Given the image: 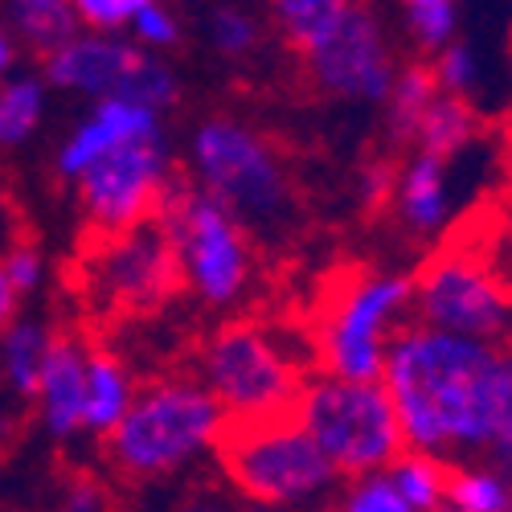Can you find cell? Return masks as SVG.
<instances>
[{
	"instance_id": "cell-34",
	"label": "cell",
	"mask_w": 512,
	"mask_h": 512,
	"mask_svg": "<svg viewBox=\"0 0 512 512\" xmlns=\"http://www.w3.org/2000/svg\"><path fill=\"white\" fill-rule=\"evenodd\" d=\"M111 500H107V488L87 476V472H74L66 484H62V496H58V512H107Z\"/></svg>"
},
{
	"instance_id": "cell-15",
	"label": "cell",
	"mask_w": 512,
	"mask_h": 512,
	"mask_svg": "<svg viewBox=\"0 0 512 512\" xmlns=\"http://www.w3.org/2000/svg\"><path fill=\"white\" fill-rule=\"evenodd\" d=\"M87 353H91V340L54 328L46 365H41L37 390H33V406H37L41 431L58 443L82 435V410H87Z\"/></svg>"
},
{
	"instance_id": "cell-36",
	"label": "cell",
	"mask_w": 512,
	"mask_h": 512,
	"mask_svg": "<svg viewBox=\"0 0 512 512\" xmlns=\"http://www.w3.org/2000/svg\"><path fill=\"white\" fill-rule=\"evenodd\" d=\"M476 246L484 250V259L496 267V275L512 287V222H504L500 218V213H496V218H492V226L476 238Z\"/></svg>"
},
{
	"instance_id": "cell-32",
	"label": "cell",
	"mask_w": 512,
	"mask_h": 512,
	"mask_svg": "<svg viewBox=\"0 0 512 512\" xmlns=\"http://www.w3.org/2000/svg\"><path fill=\"white\" fill-rule=\"evenodd\" d=\"M132 37H136L140 50L164 54V50H173L177 41H181V21H177L173 9L164 5V0H152V5L132 21Z\"/></svg>"
},
{
	"instance_id": "cell-28",
	"label": "cell",
	"mask_w": 512,
	"mask_h": 512,
	"mask_svg": "<svg viewBox=\"0 0 512 512\" xmlns=\"http://www.w3.org/2000/svg\"><path fill=\"white\" fill-rule=\"evenodd\" d=\"M332 512H418L406 504V496L390 484L386 472L345 480L332 496Z\"/></svg>"
},
{
	"instance_id": "cell-30",
	"label": "cell",
	"mask_w": 512,
	"mask_h": 512,
	"mask_svg": "<svg viewBox=\"0 0 512 512\" xmlns=\"http://www.w3.org/2000/svg\"><path fill=\"white\" fill-rule=\"evenodd\" d=\"M259 37H263V25L254 21L246 9L226 5V9H218L209 17V46L218 54H226V58L254 54V50H259Z\"/></svg>"
},
{
	"instance_id": "cell-38",
	"label": "cell",
	"mask_w": 512,
	"mask_h": 512,
	"mask_svg": "<svg viewBox=\"0 0 512 512\" xmlns=\"http://www.w3.org/2000/svg\"><path fill=\"white\" fill-rule=\"evenodd\" d=\"M13 62H17V33L5 17H0V78H9Z\"/></svg>"
},
{
	"instance_id": "cell-40",
	"label": "cell",
	"mask_w": 512,
	"mask_h": 512,
	"mask_svg": "<svg viewBox=\"0 0 512 512\" xmlns=\"http://www.w3.org/2000/svg\"><path fill=\"white\" fill-rule=\"evenodd\" d=\"M500 218L512 222V185H508V197H504V209H500Z\"/></svg>"
},
{
	"instance_id": "cell-12",
	"label": "cell",
	"mask_w": 512,
	"mask_h": 512,
	"mask_svg": "<svg viewBox=\"0 0 512 512\" xmlns=\"http://www.w3.org/2000/svg\"><path fill=\"white\" fill-rule=\"evenodd\" d=\"M300 62L324 95L345 103H386L402 70L377 13L361 0Z\"/></svg>"
},
{
	"instance_id": "cell-7",
	"label": "cell",
	"mask_w": 512,
	"mask_h": 512,
	"mask_svg": "<svg viewBox=\"0 0 512 512\" xmlns=\"http://www.w3.org/2000/svg\"><path fill=\"white\" fill-rule=\"evenodd\" d=\"M295 418L336 467L340 480L386 472L406 451L394 402L381 381H345L312 373L295 402Z\"/></svg>"
},
{
	"instance_id": "cell-18",
	"label": "cell",
	"mask_w": 512,
	"mask_h": 512,
	"mask_svg": "<svg viewBox=\"0 0 512 512\" xmlns=\"http://www.w3.org/2000/svg\"><path fill=\"white\" fill-rule=\"evenodd\" d=\"M480 136H484V119H480L476 103L439 91V99L431 103V111H426L418 123V136H414L410 152H431L443 160H459L463 152H472L480 144Z\"/></svg>"
},
{
	"instance_id": "cell-11",
	"label": "cell",
	"mask_w": 512,
	"mask_h": 512,
	"mask_svg": "<svg viewBox=\"0 0 512 512\" xmlns=\"http://www.w3.org/2000/svg\"><path fill=\"white\" fill-rule=\"evenodd\" d=\"M74 185L78 213L87 222V238L95 234H123L144 222H156V213L177 185L173 160H168L164 136L123 144L99 156Z\"/></svg>"
},
{
	"instance_id": "cell-16",
	"label": "cell",
	"mask_w": 512,
	"mask_h": 512,
	"mask_svg": "<svg viewBox=\"0 0 512 512\" xmlns=\"http://www.w3.org/2000/svg\"><path fill=\"white\" fill-rule=\"evenodd\" d=\"M152 136H164L156 111H148L140 103H127V99H99L74 123V132L58 148L54 168H58L62 181H78L99 156H107L123 144H136V140H152Z\"/></svg>"
},
{
	"instance_id": "cell-21",
	"label": "cell",
	"mask_w": 512,
	"mask_h": 512,
	"mask_svg": "<svg viewBox=\"0 0 512 512\" xmlns=\"http://www.w3.org/2000/svg\"><path fill=\"white\" fill-rule=\"evenodd\" d=\"M439 99V82L431 74V62H406L394 78L390 99L381 103L386 107V132L398 148H410L418 136L422 115L431 111V103Z\"/></svg>"
},
{
	"instance_id": "cell-31",
	"label": "cell",
	"mask_w": 512,
	"mask_h": 512,
	"mask_svg": "<svg viewBox=\"0 0 512 512\" xmlns=\"http://www.w3.org/2000/svg\"><path fill=\"white\" fill-rule=\"evenodd\" d=\"M152 5V0H70V13L82 33H107L132 29V21Z\"/></svg>"
},
{
	"instance_id": "cell-1",
	"label": "cell",
	"mask_w": 512,
	"mask_h": 512,
	"mask_svg": "<svg viewBox=\"0 0 512 512\" xmlns=\"http://www.w3.org/2000/svg\"><path fill=\"white\" fill-rule=\"evenodd\" d=\"M496 365L492 345L410 320L381 369L406 451L443 463L484 459L496 426Z\"/></svg>"
},
{
	"instance_id": "cell-41",
	"label": "cell",
	"mask_w": 512,
	"mask_h": 512,
	"mask_svg": "<svg viewBox=\"0 0 512 512\" xmlns=\"http://www.w3.org/2000/svg\"><path fill=\"white\" fill-rule=\"evenodd\" d=\"M193 512H226V508H193Z\"/></svg>"
},
{
	"instance_id": "cell-25",
	"label": "cell",
	"mask_w": 512,
	"mask_h": 512,
	"mask_svg": "<svg viewBox=\"0 0 512 512\" xmlns=\"http://www.w3.org/2000/svg\"><path fill=\"white\" fill-rule=\"evenodd\" d=\"M9 25L17 37H25L41 54L66 46L74 33H82L74 13H70V0H13Z\"/></svg>"
},
{
	"instance_id": "cell-39",
	"label": "cell",
	"mask_w": 512,
	"mask_h": 512,
	"mask_svg": "<svg viewBox=\"0 0 512 512\" xmlns=\"http://www.w3.org/2000/svg\"><path fill=\"white\" fill-rule=\"evenodd\" d=\"M242 512H304V508H283V504H246Z\"/></svg>"
},
{
	"instance_id": "cell-13",
	"label": "cell",
	"mask_w": 512,
	"mask_h": 512,
	"mask_svg": "<svg viewBox=\"0 0 512 512\" xmlns=\"http://www.w3.org/2000/svg\"><path fill=\"white\" fill-rule=\"evenodd\" d=\"M148 50L107 33H74L66 46L41 54V82L82 99H127Z\"/></svg>"
},
{
	"instance_id": "cell-8",
	"label": "cell",
	"mask_w": 512,
	"mask_h": 512,
	"mask_svg": "<svg viewBox=\"0 0 512 512\" xmlns=\"http://www.w3.org/2000/svg\"><path fill=\"white\" fill-rule=\"evenodd\" d=\"M410 316L435 332L500 349L512 340V287L484 259L476 238L435 242L410 275Z\"/></svg>"
},
{
	"instance_id": "cell-20",
	"label": "cell",
	"mask_w": 512,
	"mask_h": 512,
	"mask_svg": "<svg viewBox=\"0 0 512 512\" xmlns=\"http://www.w3.org/2000/svg\"><path fill=\"white\" fill-rule=\"evenodd\" d=\"M353 5H357V0H267L271 25L279 29L283 46L295 50L300 58L308 50H316Z\"/></svg>"
},
{
	"instance_id": "cell-3",
	"label": "cell",
	"mask_w": 512,
	"mask_h": 512,
	"mask_svg": "<svg viewBox=\"0 0 512 512\" xmlns=\"http://www.w3.org/2000/svg\"><path fill=\"white\" fill-rule=\"evenodd\" d=\"M222 426V406L201 390L197 377H164L136 390L132 410L107 439H99V447L115 476L148 484L177 476L201 455H213Z\"/></svg>"
},
{
	"instance_id": "cell-35",
	"label": "cell",
	"mask_w": 512,
	"mask_h": 512,
	"mask_svg": "<svg viewBox=\"0 0 512 512\" xmlns=\"http://www.w3.org/2000/svg\"><path fill=\"white\" fill-rule=\"evenodd\" d=\"M394 181H398V160L390 156H373L361 168V201L369 209H386L394 197Z\"/></svg>"
},
{
	"instance_id": "cell-2",
	"label": "cell",
	"mask_w": 512,
	"mask_h": 512,
	"mask_svg": "<svg viewBox=\"0 0 512 512\" xmlns=\"http://www.w3.org/2000/svg\"><path fill=\"white\" fill-rule=\"evenodd\" d=\"M410 275L357 267L324 287L308 324L312 373L345 381H381L390 345L410 324Z\"/></svg>"
},
{
	"instance_id": "cell-26",
	"label": "cell",
	"mask_w": 512,
	"mask_h": 512,
	"mask_svg": "<svg viewBox=\"0 0 512 512\" xmlns=\"http://www.w3.org/2000/svg\"><path fill=\"white\" fill-rule=\"evenodd\" d=\"M431 74H435L443 95H455V99L472 103L476 91H480V82H484V62H480L476 46H467L463 37H455V41H447L443 50L431 54Z\"/></svg>"
},
{
	"instance_id": "cell-29",
	"label": "cell",
	"mask_w": 512,
	"mask_h": 512,
	"mask_svg": "<svg viewBox=\"0 0 512 512\" xmlns=\"http://www.w3.org/2000/svg\"><path fill=\"white\" fill-rule=\"evenodd\" d=\"M500 365H496V426H492V443L488 455L500 472L512 480V340L496 349Z\"/></svg>"
},
{
	"instance_id": "cell-10",
	"label": "cell",
	"mask_w": 512,
	"mask_h": 512,
	"mask_svg": "<svg viewBox=\"0 0 512 512\" xmlns=\"http://www.w3.org/2000/svg\"><path fill=\"white\" fill-rule=\"evenodd\" d=\"M74 291L95 316L140 320L173 304L185 291V279L160 222H144L123 234L87 238L74 267Z\"/></svg>"
},
{
	"instance_id": "cell-27",
	"label": "cell",
	"mask_w": 512,
	"mask_h": 512,
	"mask_svg": "<svg viewBox=\"0 0 512 512\" xmlns=\"http://www.w3.org/2000/svg\"><path fill=\"white\" fill-rule=\"evenodd\" d=\"M402 17L414 37V46L435 54L447 41H455L459 29V0H402Z\"/></svg>"
},
{
	"instance_id": "cell-19",
	"label": "cell",
	"mask_w": 512,
	"mask_h": 512,
	"mask_svg": "<svg viewBox=\"0 0 512 512\" xmlns=\"http://www.w3.org/2000/svg\"><path fill=\"white\" fill-rule=\"evenodd\" d=\"M443 512H512V480L492 459L451 463Z\"/></svg>"
},
{
	"instance_id": "cell-22",
	"label": "cell",
	"mask_w": 512,
	"mask_h": 512,
	"mask_svg": "<svg viewBox=\"0 0 512 512\" xmlns=\"http://www.w3.org/2000/svg\"><path fill=\"white\" fill-rule=\"evenodd\" d=\"M50 336L54 328L41 320H17L9 332H0V373H5L9 390L25 402H33L41 365L50 353Z\"/></svg>"
},
{
	"instance_id": "cell-6",
	"label": "cell",
	"mask_w": 512,
	"mask_h": 512,
	"mask_svg": "<svg viewBox=\"0 0 512 512\" xmlns=\"http://www.w3.org/2000/svg\"><path fill=\"white\" fill-rule=\"evenodd\" d=\"M189 168V181L213 201H222L246 230H275L287 222L295 201L287 164L254 127L226 115L197 123L189 140Z\"/></svg>"
},
{
	"instance_id": "cell-4",
	"label": "cell",
	"mask_w": 512,
	"mask_h": 512,
	"mask_svg": "<svg viewBox=\"0 0 512 512\" xmlns=\"http://www.w3.org/2000/svg\"><path fill=\"white\" fill-rule=\"evenodd\" d=\"M193 377L222 406L226 422H254L295 414L312 361L263 320H230L197 349Z\"/></svg>"
},
{
	"instance_id": "cell-17",
	"label": "cell",
	"mask_w": 512,
	"mask_h": 512,
	"mask_svg": "<svg viewBox=\"0 0 512 512\" xmlns=\"http://www.w3.org/2000/svg\"><path fill=\"white\" fill-rule=\"evenodd\" d=\"M136 377L127 369L123 357H115L107 345L91 340V353H87V410H82V435H95L107 439L119 418L132 410L136 402Z\"/></svg>"
},
{
	"instance_id": "cell-5",
	"label": "cell",
	"mask_w": 512,
	"mask_h": 512,
	"mask_svg": "<svg viewBox=\"0 0 512 512\" xmlns=\"http://www.w3.org/2000/svg\"><path fill=\"white\" fill-rule=\"evenodd\" d=\"M213 459L246 504L312 508L340 488L336 467L324 459L295 414L226 422Z\"/></svg>"
},
{
	"instance_id": "cell-14",
	"label": "cell",
	"mask_w": 512,
	"mask_h": 512,
	"mask_svg": "<svg viewBox=\"0 0 512 512\" xmlns=\"http://www.w3.org/2000/svg\"><path fill=\"white\" fill-rule=\"evenodd\" d=\"M451 164L431 152H410L398 160V181L390 197V218L418 242H435L451 230L459 201H455V181H451Z\"/></svg>"
},
{
	"instance_id": "cell-9",
	"label": "cell",
	"mask_w": 512,
	"mask_h": 512,
	"mask_svg": "<svg viewBox=\"0 0 512 512\" xmlns=\"http://www.w3.org/2000/svg\"><path fill=\"white\" fill-rule=\"evenodd\" d=\"M160 230L173 242L185 291L209 308H234L254 283V242L234 213L197 189L189 177H177L160 213Z\"/></svg>"
},
{
	"instance_id": "cell-23",
	"label": "cell",
	"mask_w": 512,
	"mask_h": 512,
	"mask_svg": "<svg viewBox=\"0 0 512 512\" xmlns=\"http://www.w3.org/2000/svg\"><path fill=\"white\" fill-rule=\"evenodd\" d=\"M50 87L41 74H9L0 78V148H21L46 119Z\"/></svg>"
},
{
	"instance_id": "cell-37",
	"label": "cell",
	"mask_w": 512,
	"mask_h": 512,
	"mask_svg": "<svg viewBox=\"0 0 512 512\" xmlns=\"http://www.w3.org/2000/svg\"><path fill=\"white\" fill-rule=\"evenodd\" d=\"M21 300H25V295L13 287V279L5 275V267H0V332H9L21 320Z\"/></svg>"
},
{
	"instance_id": "cell-33",
	"label": "cell",
	"mask_w": 512,
	"mask_h": 512,
	"mask_svg": "<svg viewBox=\"0 0 512 512\" xmlns=\"http://www.w3.org/2000/svg\"><path fill=\"white\" fill-rule=\"evenodd\" d=\"M0 267H5V275L13 279V287L21 295H33L41 287V279H46V254H41L37 242L17 238L5 246V254H0Z\"/></svg>"
},
{
	"instance_id": "cell-24",
	"label": "cell",
	"mask_w": 512,
	"mask_h": 512,
	"mask_svg": "<svg viewBox=\"0 0 512 512\" xmlns=\"http://www.w3.org/2000/svg\"><path fill=\"white\" fill-rule=\"evenodd\" d=\"M386 476H390V484L406 496L410 508H418V512H443L451 463H443V459H435V455H422V451H402V455L386 467Z\"/></svg>"
}]
</instances>
